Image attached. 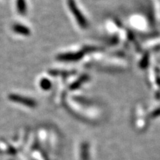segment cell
<instances>
[{
	"label": "cell",
	"instance_id": "obj_2",
	"mask_svg": "<svg viewBox=\"0 0 160 160\" xmlns=\"http://www.w3.org/2000/svg\"><path fill=\"white\" fill-rule=\"evenodd\" d=\"M13 31H15L17 33H19V34H22L24 36H28L30 34V30L24 25L17 24V25H13Z\"/></svg>",
	"mask_w": 160,
	"mask_h": 160
},
{
	"label": "cell",
	"instance_id": "obj_3",
	"mask_svg": "<svg viewBox=\"0 0 160 160\" xmlns=\"http://www.w3.org/2000/svg\"><path fill=\"white\" fill-rule=\"evenodd\" d=\"M17 11L21 15H25L27 12V4L25 0H17Z\"/></svg>",
	"mask_w": 160,
	"mask_h": 160
},
{
	"label": "cell",
	"instance_id": "obj_1",
	"mask_svg": "<svg viewBox=\"0 0 160 160\" xmlns=\"http://www.w3.org/2000/svg\"><path fill=\"white\" fill-rule=\"evenodd\" d=\"M9 99L11 101L17 102L25 106H28V108H33L36 105V102L33 99H30V98L22 97V96L17 94H11L9 96Z\"/></svg>",
	"mask_w": 160,
	"mask_h": 160
}]
</instances>
